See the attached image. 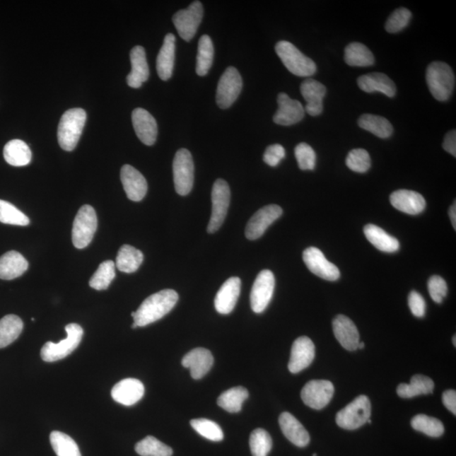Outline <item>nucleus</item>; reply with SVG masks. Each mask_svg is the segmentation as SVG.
<instances>
[{
    "label": "nucleus",
    "instance_id": "nucleus-1",
    "mask_svg": "<svg viewBox=\"0 0 456 456\" xmlns=\"http://www.w3.org/2000/svg\"><path fill=\"white\" fill-rule=\"evenodd\" d=\"M179 300V294L175 290L165 289L151 295L147 298L137 311L133 312L131 316L134 322L138 327L156 322L170 312Z\"/></svg>",
    "mask_w": 456,
    "mask_h": 456
},
{
    "label": "nucleus",
    "instance_id": "nucleus-2",
    "mask_svg": "<svg viewBox=\"0 0 456 456\" xmlns=\"http://www.w3.org/2000/svg\"><path fill=\"white\" fill-rule=\"evenodd\" d=\"M86 112L82 108H72L61 117L58 128L59 144L64 151H72L80 141L85 127Z\"/></svg>",
    "mask_w": 456,
    "mask_h": 456
},
{
    "label": "nucleus",
    "instance_id": "nucleus-3",
    "mask_svg": "<svg viewBox=\"0 0 456 456\" xmlns=\"http://www.w3.org/2000/svg\"><path fill=\"white\" fill-rule=\"evenodd\" d=\"M428 89L438 101L445 102L453 93L455 78L452 69L443 62H433L428 65L426 73Z\"/></svg>",
    "mask_w": 456,
    "mask_h": 456
},
{
    "label": "nucleus",
    "instance_id": "nucleus-4",
    "mask_svg": "<svg viewBox=\"0 0 456 456\" xmlns=\"http://www.w3.org/2000/svg\"><path fill=\"white\" fill-rule=\"evenodd\" d=\"M276 53L288 71L299 77H310L317 71L316 64L310 58L304 55L298 47L288 41L276 43Z\"/></svg>",
    "mask_w": 456,
    "mask_h": 456
},
{
    "label": "nucleus",
    "instance_id": "nucleus-5",
    "mask_svg": "<svg viewBox=\"0 0 456 456\" xmlns=\"http://www.w3.org/2000/svg\"><path fill=\"white\" fill-rule=\"evenodd\" d=\"M65 331H66L67 337L64 340L58 343L49 341L42 346L41 357L43 361L47 363L59 361L71 354L79 346L84 334L81 325L75 323L69 324L65 327Z\"/></svg>",
    "mask_w": 456,
    "mask_h": 456
},
{
    "label": "nucleus",
    "instance_id": "nucleus-6",
    "mask_svg": "<svg viewBox=\"0 0 456 456\" xmlns=\"http://www.w3.org/2000/svg\"><path fill=\"white\" fill-rule=\"evenodd\" d=\"M371 416V403L366 395H359L337 414L339 427L346 430L361 428Z\"/></svg>",
    "mask_w": 456,
    "mask_h": 456
},
{
    "label": "nucleus",
    "instance_id": "nucleus-7",
    "mask_svg": "<svg viewBox=\"0 0 456 456\" xmlns=\"http://www.w3.org/2000/svg\"><path fill=\"white\" fill-rule=\"evenodd\" d=\"M98 228V217L93 206L86 205L78 211L72 229L73 245L76 249H85L93 240Z\"/></svg>",
    "mask_w": 456,
    "mask_h": 456
},
{
    "label": "nucleus",
    "instance_id": "nucleus-8",
    "mask_svg": "<svg viewBox=\"0 0 456 456\" xmlns=\"http://www.w3.org/2000/svg\"><path fill=\"white\" fill-rule=\"evenodd\" d=\"M173 171L176 192L185 197L192 190L194 180V160L189 151L182 148L177 151Z\"/></svg>",
    "mask_w": 456,
    "mask_h": 456
},
{
    "label": "nucleus",
    "instance_id": "nucleus-9",
    "mask_svg": "<svg viewBox=\"0 0 456 456\" xmlns=\"http://www.w3.org/2000/svg\"><path fill=\"white\" fill-rule=\"evenodd\" d=\"M230 198L231 192L228 182L223 180H217L211 191L212 212L207 228L208 233H216L223 224L228 214Z\"/></svg>",
    "mask_w": 456,
    "mask_h": 456
},
{
    "label": "nucleus",
    "instance_id": "nucleus-10",
    "mask_svg": "<svg viewBox=\"0 0 456 456\" xmlns=\"http://www.w3.org/2000/svg\"><path fill=\"white\" fill-rule=\"evenodd\" d=\"M242 80L235 67L230 66L221 76L216 89V103L221 110L231 107L241 93Z\"/></svg>",
    "mask_w": 456,
    "mask_h": 456
},
{
    "label": "nucleus",
    "instance_id": "nucleus-11",
    "mask_svg": "<svg viewBox=\"0 0 456 456\" xmlns=\"http://www.w3.org/2000/svg\"><path fill=\"white\" fill-rule=\"evenodd\" d=\"M203 15L201 2L194 1L188 8L177 11L173 16V24L182 39L186 42L192 40L201 23Z\"/></svg>",
    "mask_w": 456,
    "mask_h": 456
},
{
    "label": "nucleus",
    "instance_id": "nucleus-12",
    "mask_svg": "<svg viewBox=\"0 0 456 456\" xmlns=\"http://www.w3.org/2000/svg\"><path fill=\"white\" fill-rule=\"evenodd\" d=\"M275 285V276L272 271L264 270L259 273L250 293L252 310L256 314L266 310L271 300Z\"/></svg>",
    "mask_w": 456,
    "mask_h": 456
},
{
    "label": "nucleus",
    "instance_id": "nucleus-13",
    "mask_svg": "<svg viewBox=\"0 0 456 456\" xmlns=\"http://www.w3.org/2000/svg\"><path fill=\"white\" fill-rule=\"evenodd\" d=\"M334 385L329 380H311L304 385L301 397L305 405L315 410H321L332 401Z\"/></svg>",
    "mask_w": 456,
    "mask_h": 456
},
{
    "label": "nucleus",
    "instance_id": "nucleus-14",
    "mask_svg": "<svg viewBox=\"0 0 456 456\" xmlns=\"http://www.w3.org/2000/svg\"><path fill=\"white\" fill-rule=\"evenodd\" d=\"M303 259L308 270L327 281H337L341 273L337 267L325 258L318 247H310L303 252Z\"/></svg>",
    "mask_w": 456,
    "mask_h": 456
},
{
    "label": "nucleus",
    "instance_id": "nucleus-15",
    "mask_svg": "<svg viewBox=\"0 0 456 456\" xmlns=\"http://www.w3.org/2000/svg\"><path fill=\"white\" fill-rule=\"evenodd\" d=\"M281 208L276 205L267 206L259 209L251 217L245 229L247 240H258L267 229L282 215Z\"/></svg>",
    "mask_w": 456,
    "mask_h": 456
},
{
    "label": "nucleus",
    "instance_id": "nucleus-16",
    "mask_svg": "<svg viewBox=\"0 0 456 456\" xmlns=\"http://www.w3.org/2000/svg\"><path fill=\"white\" fill-rule=\"evenodd\" d=\"M278 110L273 117L276 124L290 126L299 123L305 115L303 104L281 93L277 97Z\"/></svg>",
    "mask_w": 456,
    "mask_h": 456
},
{
    "label": "nucleus",
    "instance_id": "nucleus-17",
    "mask_svg": "<svg viewBox=\"0 0 456 456\" xmlns=\"http://www.w3.org/2000/svg\"><path fill=\"white\" fill-rule=\"evenodd\" d=\"M315 357V346L311 339L307 337H298L293 342L291 351L289 371L298 373L304 370L314 361Z\"/></svg>",
    "mask_w": 456,
    "mask_h": 456
},
{
    "label": "nucleus",
    "instance_id": "nucleus-18",
    "mask_svg": "<svg viewBox=\"0 0 456 456\" xmlns=\"http://www.w3.org/2000/svg\"><path fill=\"white\" fill-rule=\"evenodd\" d=\"M120 177L127 197L132 201H141L146 197L148 186L145 177L130 165L121 168Z\"/></svg>",
    "mask_w": 456,
    "mask_h": 456
},
{
    "label": "nucleus",
    "instance_id": "nucleus-19",
    "mask_svg": "<svg viewBox=\"0 0 456 456\" xmlns=\"http://www.w3.org/2000/svg\"><path fill=\"white\" fill-rule=\"evenodd\" d=\"M132 123L136 136L143 144L152 146L158 138V124L148 111L139 107L132 112Z\"/></svg>",
    "mask_w": 456,
    "mask_h": 456
},
{
    "label": "nucleus",
    "instance_id": "nucleus-20",
    "mask_svg": "<svg viewBox=\"0 0 456 456\" xmlns=\"http://www.w3.org/2000/svg\"><path fill=\"white\" fill-rule=\"evenodd\" d=\"M301 94L305 100L304 110L311 116H318L323 112V100L327 94V88L320 81L308 78L300 86Z\"/></svg>",
    "mask_w": 456,
    "mask_h": 456
},
{
    "label": "nucleus",
    "instance_id": "nucleus-21",
    "mask_svg": "<svg viewBox=\"0 0 456 456\" xmlns=\"http://www.w3.org/2000/svg\"><path fill=\"white\" fill-rule=\"evenodd\" d=\"M390 204L395 209L408 215H419L425 210L423 195L415 191L399 189L390 194Z\"/></svg>",
    "mask_w": 456,
    "mask_h": 456
},
{
    "label": "nucleus",
    "instance_id": "nucleus-22",
    "mask_svg": "<svg viewBox=\"0 0 456 456\" xmlns=\"http://www.w3.org/2000/svg\"><path fill=\"white\" fill-rule=\"evenodd\" d=\"M241 291V280L231 277L221 286L215 298V308L221 315H228L235 308Z\"/></svg>",
    "mask_w": 456,
    "mask_h": 456
},
{
    "label": "nucleus",
    "instance_id": "nucleus-23",
    "mask_svg": "<svg viewBox=\"0 0 456 456\" xmlns=\"http://www.w3.org/2000/svg\"><path fill=\"white\" fill-rule=\"evenodd\" d=\"M145 387L141 382L136 379H125L115 385L111 392L112 399L124 406H133L143 397Z\"/></svg>",
    "mask_w": 456,
    "mask_h": 456
},
{
    "label": "nucleus",
    "instance_id": "nucleus-24",
    "mask_svg": "<svg viewBox=\"0 0 456 456\" xmlns=\"http://www.w3.org/2000/svg\"><path fill=\"white\" fill-rule=\"evenodd\" d=\"M333 332L337 340L347 351L358 349L359 332L357 327L349 317L339 315L333 320Z\"/></svg>",
    "mask_w": 456,
    "mask_h": 456
},
{
    "label": "nucleus",
    "instance_id": "nucleus-25",
    "mask_svg": "<svg viewBox=\"0 0 456 456\" xmlns=\"http://www.w3.org/2000/svg\"><path fill=\"white\" fill-rule=\"evenodd\" d=\"M214 363V358L209 350L195 349L187 353L182 360V365L190 369L191 377L201 380L207 375Z\"/></svg>",
    "mask_w": 456,
    "mask_h": 456
},
{
    "label": "nucleus",
    "instance_id": "nucleus-26",
    "mask_svg": "<svg viewBox=\"0 0 456 456\" xmlns=\"http://www.w3.org/2000/svg\"><path fill=\"white\" fill-rule=\"evenodd\" d=\"M131 72L127 76V83L132 88H140L150 76L149 66L146 61L144 47L136 46L130 52Z\"/></svg>",
    "mask_w": 456,
    "mask_h": 456
},
{
    "label": "nucleus",
    "instance_id": "nucleus-27",
    "mask_svg": "<svg viewBox=\"0 0 456 456\" xmlns=\"http://www.w3.org/2000/svg\"><path fill=\"white\" fill-rule=\"evenodd\" d=\"M359 88L365 93H380L389 98H394L397 86L388 76L383 73H370L360 76L358 79Z\"/></svg>",
    "mask_w": 456,
    "mask_h": 456
},
{
    "label": "nucleus",
    "instance_id": "nucleus-28",
    "mask_svg": "<svg viewBox=\"0 0 456 456\" xmlns=\"http://www.w3.org/2000/svg\"><path fill=\"white\" fill-rule=\"evenodd\" d=\"M279 424L282 433L294 445L303 448L310 444V434L303 424L289 412L281 414Z\"/></svg>",
    "mask_w": 456,
    "mask_h": 456
},
{
    "label": "nucleus",
    "instance_id": "nucleus-29",
    "mask_svg": "<svg viewBox=\"0 0 456 456\" xmlns=\"http://www.w3.org/2000/svg\"><path fill=\"white\" fill-rule=\"evenodd\" d=\"M175 35H166L156 59V71L163 81H168L173 76L175 61Z\"/></svg>",
    "mask_w": 456,
    "mask_h": 456
},
{
    "label": "nucleus",
    "instance_id": "nucleus-30",
    "mask_svg": "<svg viewBox=\"0 0 456 456\" xmlns=\"http://www.w3.org/2000/svg\"><path fill=\"white\" fill-rule=\"evenodd\" d=\"M28 260L16 251H8L0 257V279L13 280L23 276L28 269Z\"/></svg>",
    "mask_w": 456,
    "mask_h": 456
},
{
    "label": "nucleus",
    "instance_id": "nucleus-31",
    "mask_svg": "<svg viewBox=\"0 0 456 456\" xmlns=\"http://www.w3.org/2000/svg\"><path fill=\"white\" fill-rule=\"evenodd\" d=\"M363 232L367 240L373 246L385 253H394L399 249V242L397 238L390 236L385 230L378 226L368 224L365 226Z\"/></svg>",
    "mask_w": 456,
    "mask_h": 456
},
{
    "label": "nucleus",
    "instance_id": "nucleus-32",
    "mask_svg": "<svg viewBox=\"0 0 456 456\" xmlns=\"http://www.w3.org/2000/svg\"><path fill=\"white\" fill-rule=\"evenodd\" d=\"M4 158L11 166L24 167L32 160V151L23 141L13 140L4 146Z\"/></svg>",
    "mask_w": 456,
    "mask_h": 456
},
{
    "label": "nucleus",
    "instance_id": "nucleus-33",
    "mask_svg": "<svg viewBox=\"0 0 456 456\" xmlns=\"http://www.w3.org/2000/svg\"><path fill=\"white\" fill-rule=\"evenodd\" d=\"M144 259L142 252L130 245L120 247L116 258L115 266L124 273L136 272Z\"/></svg>",
    "mask_w": 456,
    "mask_h": 456
},
{
    "label": "nucleus",
    "instance_id": "nucleus-34",
    "mask_svg": "<svg viewBox=\"0 0 456 456\" xmlns=\"http://www.w3.org/2000/svg\"><path fill=\"white\" fill-rule=\"evenodd\" d=\"M433 381L427 376L416 375L411 377L410 384H401L397 387V394L402 398H414L416 395L431 394Z\"/></svg>",
    "mask_w": 456,
    "mask_h": 456
},
{
    "label": "nucleus",
    "instance_id": "nucleus-35",
    "mask_svg": "<svg viewBox=\"0 0 456 456\" xmlns=\"http://www.w3.org/2000/svg\"><path fill=\"white\" fill-rule=\"evenodd\" d=\"M345 61L350 66L368 67L375 64V56L363 43L351 42L346 47Z\"/></svg>",
    "mask_w": 456,
    "mask_h": 456
},
{
    "label": "nucleus",
    "instance_id": "nucleus-36",
    "mask_svg": "<svg viewBox=\"0 0 456 456\" xmlns=\"http://www.w3.org/2000/svg\"><path fill=\"white\" fill-rule=\"evenodd\" d=\"M23 322L20 317L14 315L4 316L0 320V349L14 342L23 331Z\"/></svg>",
    "mask_w": 456,
    "mask_h": 456
},
{
    "label": "nucleus",
    "instance_id": "nucleus-37",
    "mask_svg": "<svg viewBox=\"0 0 456 456\" xmlns=\"http://www.w3.org/2000/svg\"><path fill=\"white\" fill-rule=\"evenodd\" d=\"M358 125L375 136L386 139L393 134L392 124L383 117L373 115H363L358 119Z\"/></svg>",
    "mask_w": 456,
    "mask_h": 456
},
{
    "label": "nucleus",
    "instance_id": "nucleus-38",
    "mask_svg": "<svg viewBox=\"0 0 456 456\" xmlns=\"http://www.w3.org/2000/svg\"><path fill=\"white\" fill-rule=\"evenodd\" d=\"M249 397V392L242 386H238L221 394L217 399L218 406L225 411L236 414L242 410V403Z\"/></svg>",
    "mask_w": 456,
    "mask_h": 456
},
{
    "label": "nucleus",
    "instance_id": "nucleus-39",
    "mask_svg": "<svg viewBox=\"0 0 456 456\" xmlns=\"http://www.w3.org/2000/svg\"><path fill=\"white\" fill-rule=\"evenodd\" d=\"M214 59V46L211 38L204 35L199 40L197 59V73L199 76H205L209 72Z\"/></svg>",
    "mask_w": 456,
    "mask_h": 456
},
{
    "label": "nucleus",
    "instance_id": "nucleus-40",
    "mask_svg": "<svg viewBox=\"0 0 456 456\" xmlns=\"http://www.w3.org/2000/svg\"><path fill=\"white\" fill-rule=\"evenodd\" d=\"M50 443L57 456H81L76 441L67 434L59 431L52 432Z\"/></svg>",
    "mask_w": 456,
    "mask_h": 456
},
{
    "label": "nucleus",
    "instance_id": "nucleus-41",
    "mask_svg": "<svg viewBox=\"0 0 456 456\" xmlns=\"http://www.w3.org/2000/svg\"><path fill=\"white\" fill-rule=\"evenodd\" d=\"M411 427L416 431L429 437L438 438L445 433L444 424L441 421L424 414H419L411 419Z\"/></svg>",
    "mask_w": 456,
    "mask_h": 456
},
{
    "label": "nucleus",
    "instance_id": "nucleus-42",
    "mask_svg": "<svg viewBox=\"0 0 456 456\" xmlns=\"http://www.w3.org/2000/svg\"><path fill=\"white\" fill-rule=\"evenodd\" d=\"M115 277V263L107 260L100 264L97 271L90 278L89 285L91 288L98 291L106 290Z\"/></svg>",
    "mask_w": 456,
    "mask_h": 456
},
{
    "label": "nucleus",
    "instance_id": "nucleus-43",
    "mask_svg": "<svg viewBox=\"0 0 456 456\" xmlns=\"http://www.w3.org/2000/svg\"><path fill=\"white\" fill-rule=\"evenodd\" d=\"M136 451L141 456H172L173 450L153 436H147L136 445Z\"/></svg>",
    "mask_w": 456,
    "mask_h": 456
},
{
    "label": "nucleus",
    "instance_id": "nucleus-44",
    "mask_svg": "<svg viewBox=\"0 0 456 456\" xmlns=\"http://www.w3.org/2000/svg\"><path fill=\"white\" fill-rule=\"evenodd\" d=\"M250 446L253 456H267L272 448L271 437L264 429H255L251 433Z\"/></svg>",
    "mask_w": 456,
    "mask_h": 456
},
{
    "label": "nucleus",
    "instance_id": "nucleus-45",
    "mask_svg": "<svg viewBox=\"0 0 456 456\" xmlns=\"http://www.w3.org/2000/svg\"><path fill=\"white\" fill-rule=\"evenodd\" d=\"M190 425L199 435L207 440L219 442L223 440V432L220 426L213 421L206 419H193Z\"/></svg>",
    "mask_w": 456,
    "mask_h": 456
},
{
    "label": "nucleus",
    "instance_id": "nucleus-46",
    "mask_svg": "<svg viewBox=\"0 0 456 456\" xmlns=\"http://www.w3.org/2000/svg\"><path fill=\"white\" fill-rule=\"evenodd\" d=\"M0 223L25 227L30 224V219L12 204L0 199Z\"/></svg>",
    "mask_w": 456,
    "mask_h": 456
},
{
    "label": "nucleus",
    "instance_id": "nucleus-47",
    "mask_svg": "<svg viewBox=\"0 0 456 456\" xmlns=\"http://www.w3.org/2000/svg\"><path fill=\"white\" fill-rule=\"evenodd\" d=\"M346 164L351 171L359 173H366L371 167L370 156L366 150L354 149L347 155Z\"/></svg>",
    "mask_w": 456,
    "mask_h": 456
},
{
    "label": "nucleus",
    "instance_id": "nucleus-48",
    "mask_svg": "<svg viewBox=\"0 0 456 456\" xmlns=\"http://www.w3.org/2000/svg\"><path fill=\"white\" fill-rule=\"evenodd\" d=\"M411 18V13L406 8H399L390 16L385 23V30L389 33H397L407 27Z\"/></svg>",
    "mask_w": 456,
    "mask_h": 456
},
{
    "label": "nucleus",
    "instance_id": "nucleus-49",
    "mask_svg": "<svg viewBox=\"0 0 456 456\" xmlns=\"http://www.w3.org/2000/svg\"><path fill=\"white\" fill-rule=\"evenodd\" d=\"M295 156L301 170H314L316 164V154L314 149L306 143H300L295 148Z\"/></svg>",
    "mask_w": 456,
    "mask_h": 456
},
{
    "label": "nucleus",
    "instance_id": "nucleus-50",
    "mask_svg": "<svg viewBox=\"0 0 456 456\" xmlns=\"http://www.w3.org/2000/svg\"><path fill=\"white\" fill-rule=\"evenodd\" d=\"M428 288L430 297L437 303H441L448 292L446 281L440 276H433L429 278Z\"/></svg>",
    "mask_w": 456,
    "mask_h": 456
},
{
    "label": "nucleus",
    "instance_id": "nucleus-51",
    "mask_svg": "<svg viewBox=\"0 0 456 456\" xmlns=\"http://www.w3.org/2000/svg\"><path fill=\"white\" fill-rule=\"evenodd\" d=\"M285 156L284 147L279 144H275L267 147L266 151H264L263 160L269 166L276 167L281 160L285 158Z\"/></svg>",
    "mask_w": 456,
    "mask_h": 456
},
{
    "label": "nucleus",
    "instance_id": "nucleus-52",
    "mask_svg": "<svg viewBox=\"0 0 456 456\" xmlns=\"http://www.w3.org/2000/svg\"><path fill=\"white\" fill-rule=\"evenodd\" d=\"M408 305H409L412 315L418 318H423L426 312V303L422 295L411 291L408 296Z\"/></svg>",
    "mask_w": 456,
    "mask_h": 456
},
{
    "label": "nucleus",
    "instance_id": "nucleus-53",
    "mask_svg": "<svg viewBox=\"0 0 456 456\" xmlns=\"http://www.w3.org/2000/svg\"><path fill=\"white\" fill-rule=\"evenodd\" d=\"M443 403L447 409L450 410L454 415H456V392L454 390H446L443 393Z\"/></svg>",
    "mask_w": 456,
    "mask_h": 456
},
{
    "label": "nucleus",
    "instance_id": "nucleus-54",
    "mask_svg": "<svg viewBox=\"0 0 456 456\" xmlns=\"http://www.w3.org/2000/svg\"><path fill=\"white\" fill-rule=\"evenodd\" d=\"M443 148L450 154L456 156V133L455 130H451L445 137L443 142Z\"/></svg>",
    "mask_w": 456,
    "mask_h": 456
},
{
    "label": "nucleus",
    "instance_id": "nucleus-55",
    "mask_svg": "<svg viewBox=\"0 0 456 456\" xmlns=\"http://www.w3.org/2000/svg\"><path fill=\"white\" fill-rule=\"evenodd\" d=\"M455 204L456 203L455 201L453 205L450 206V211H449V216L451 221V224H452L455 230H456V205Z\"/></svg>",
    "mask_w": 456,
    "mask_h": 456
},
{
    "label": "nucleus",
    "instance_id": "nucleus-56",
    "mask_svg": "<svg viewBox=\"0 0 456 456\" xmlns=\"http://www.w3.org/2000/svg\"><path fill=\"white\" fill-rule=\"evenodd\" d=\"M364 346H365V344H364L363 342H359L358 349H363Z\"/></svg>",
    "mask_w": 456,
    "mask_h": 456
},
{
    "label": "nucleus",
    "instance_id": "nucleus-57",
    "mask_svg": "<svg viewBox=\"0 0 456 456\" xmlns=\"http://www.w3.org/2000/svg\"><path fill=\"white\" fill-rule=\"evenodd\" d=\"M137 327H138V325L136 323L134 322V324L132 325V328L136 329Z\"/></svg>",
    "mask_w": 456,
    "mask_h": 456
},
{
    "label": "nucleus",
    "instance_id": "nucleus-58",
    "mask_svg": "<svg viewBox=\"0 0 456 456\" xmlns=\"http://www.w3.org/2000/svg\"><path fill=\"white\" fill-rule=\"evenodd\" d=\"M455 339H456V337H455V336H454V337H453V340H452V341H453V343H454V346H456V341H455Z\"/></svg>",
    "mask_w": 456,
    "mask_h": 456
},
{
    "label": "nucleus",
    "instance_id": "nucleus-59",
    "mask_svg": "<svg viewBox=\"0 0 456 456\" xmlns=\"http://www.w3.org/2000/svg\"><path fill=\"white\" fill-rule=\"evenodd\" d=\"M312 456H317V455H316V454H314V455H312Z\"/></svg>",
    "mask_w": 456,
    "mask_h": 456
}]
</instances>
